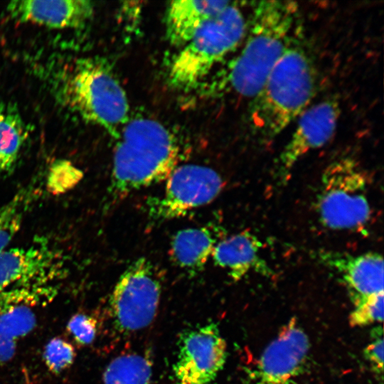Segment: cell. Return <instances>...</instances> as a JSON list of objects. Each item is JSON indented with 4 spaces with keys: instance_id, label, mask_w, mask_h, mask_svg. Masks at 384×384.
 Segmentation results:
<instances>
[{
    "instance_id": "1",
    "label": "cell",
    "mask_w": 384,
    "mask_h": 384,
    "mask_svg": "<svg viewBox=\"0 0 384 384\" xmlns=\"http://www.w3.org/2000/svg\"><path fill=\"white\" fill-rule=\"evenodd\" d=\"M299 5L292 1L254 2L240 50L220 70L211 87L252 99L294 43Z\"/></svg>"
},
{
    "instance_id": "2",
    "label": "cell",
    "mask_w": 384,
    "mask_h": 384,
    "mask_svg": "<svg viewBox=\"0 0 384 384\" xmlns=\"http://www.w3.org/2000/svg\"><path fill=\"white\" fill-rule=\"evenodd\" d=\"M43 73L61 106L114 139L131 118L125 90L105 60L90 57L52 62Z\"/></svg>"
},
{
    "instance_id": "3",
    "label": "cell",
    "mask_w": 384,
    "mask_h": 384,
    "mask_svg": "<svg viewBox=\"0 0 384 384\" xmlns=\"http://www.w3.org/2000/svg\"><path fill=\"white\" fill-rule=\"evenodd\" d=\"M109 203L165 181L180 159L179 144L162 123L148 117L130 118L114 139Z\"/></svg>"
},
{
    "instance_id": "4",
    "label": "cell",
    "mask_w": 384,
    "mask_h": 384,
    "mask_svg": "<svg viewBox=\"0 0 384 384\" xmlns=\"http://www.w3.org/2000/svg\"><path fill=\"white\" fill-rule=\"evenodd\" d=\"M316 87L311 58L304 48L293 43L251 99L249 119L252 131L267 139L279 134L309 107Z\"/></svg>"
},
{
    "instance_id": "5",
    "label": "cell",
    "mask_w": 384,
    "mask_h": 384,
    "mask_svg": "<svg viewBox=\"0 0 384 384\" xmlns=\"http://www.w3.org/2000/svg\"><path fill=\"white\" fill-rule=\"evenodd\" d=\"M247 22L242 6L231 1L179 48L168 70L169 84L181 90L201 84L213 68L240 46Z\"/></svg>"
},
{
    "instance_id": "6",
    "label": "cell",
    "mask_w": 384,
    "mask_h": 384,
    "mask_svg": "<svg viewBox=\"0 0 384 384\" xmlns=\"http://www.w3.org/2000/svg\"><path fill=\"white\" fill-rule=\"evenodd\" d=\"M368 178L353 159L344 157L329 164L321 175L316 199L321 223L331 230L360 228L371 216Z\"/></svg>"
},
{
    "instance_id": "7",
    "label": "cell",
    "mask_w": 384,
    "mask_h": 384,
    "mask_svg": "<svg viewBox=\"0 0 384 384\" xmlns=\"http://www.w3.org/2000/svg\"><path fill=\"white\" fill-rule=\"evenodd\" d=\"M161 292L159 275L146 257L133 261L122 272L110 297L108 307L114 327L129 334L154 320Z\"/></svg>"
},
{
    "instance_id": "8",
    "label": "cell",
    "mask_w": 384,
    "mask_h": 384,
    "mask_svg": "<svg viewBox=\"0 0 384 384\" xmlns=\"http://www.w3.org/2000/svg\"><path fill=\"white\" fill-rule=\"evenodd\" d=\"M165 181L162 195L149 208V216L157 222L183 216L211 203L224 186L215 170L196 164L177 166Z\"/></svg>"
},
{
    "instance_id": "9",
    "label": "cell",
    "mask_w": 384,
    "mask_h": 384,
    "mask_svg": "<svg viewBox=\"0 0 384 384\" xmlns=\"http://www.w3.org/2000/svg\"><path fill=\"white\" fill-rule=\"evenodd\" d=\"M226 358V342L215 323L187 329L178 342L173 366L174 383L215 384Z\"/></svg>"
},
{
    "instance_id": "10",
    "label": "cell",
    "mask_w": 384,
    "mask_h": 384,
    "mask_svg": "<svg viewBox=\"0 0 384 384\" xmlns=\"http://www.w3.org/2000/svg\"><path fill=\"white\" fill-rule=\"evenodd\" d=\"M58 250L44 242L7 248L0 254V297L13 292L53 288L63 272Z\"/></svg>"
},
{
    "instance_id": "11",
    "label": "cell",
    "mask_w": 384,
    "mask_h": 384,
    "mask_svg": "<svg viewBox=\"0 0 384 384\" xmlns=\"http://www.w3.org/2000/svg\"><path fill=\"white\" fill-rule=\"evenodd\" d=\"M309 349L307 334L291 319L264 349L242 384H292L304 372Z\"/></svg>"
},
{
    "instance_id": "12",
    "label": "cell",
    "mask_w": 384,
    "mask_h": 384,
    "mask_svg": "<svg viewBox=\"0 0 384 384\" xmlns=\"http://www.w3.org/2000/svg\"><path fill=\"white\" fill-rule=\"evenodd\" d=\"M340 102L328 98L309 107L299 117L291 137L277 161V176L285 181L295 164L308 152L324 146L334 136L339 117Z\"/></svg>"
},
{
    "instance_id": "13",
    "label": "cell",
    "mask_w": 384,
    "mask_h": 384,
    "mask_svg": "<svg viewBox=\"0 0 384 384\" xmlns=\"http://www.w3.org/2000/svg\"><path fill=\"white\" fill-rule=\"evenodd\" d=\"M319 257L326 266L340 275L353 306L383 292V260L378 252L353 255L324 251L319 254Z\"/></svg>"
},
{
    "instance_id": "14",
    "label": "cell",
    "mask_w": 384,
    "mask_h": 384,
    "mask_svg": "<svg viewBox=\"0 0 384 384\" xmlns=\"http://www.w3.org/2000/svg\"><path fill=\"white\" fill-rule=\"evenodd\" d=\"M10 17L53 28H81L92 18L94 8L85 0H16L6 6Z\"/></svg>"
},
{
    "instance_id": "15",
    "label": "cell",
    "mask_w": 384,
    "mask_h": 384,
    "mask_svg": "<svg viewBox=\"0 0 384 384\" xmlns=\"http://www.w3.org/2000/svg\"><path fill=\"white\" fill-rule=\"evenodd\" d=\"M262 243L247 230L233 234L215 245L211 258L235 281L251 271L269 275L271 270L260 255Z\"/></svg>"
},
{
    "instance_id": "16",
    "label": "cell",
    "mask_w": 384,
    "mask_h": 384,
    "mask_svg": "<svg viewBox=\"0 0 384 384\" xmlns=\"http://www.w3.org/2000/svg\"><path fill=\"white\" fill-rule=\"evenodd\" d=\"M229 1H174L167 7L166 35L169 42L181 48L208 21L218 15Z\"/></svg>"
},
{
    "instance_id": "17",
    "label": "cell",
    "mask_w": 384,
    "mask_h": 384,
    "mask_svg": "<svg viewBox=\"0 0 384 384\" xmlns=\"http://www.w3.org/2000/svg\"><path fill=\"white\" fill-rule=\"evenodd\" d=\"M216 243L213 232L208 227L188 228L174 235L170 255L179 267L196 273L211 258Z\"/></svg>"
},
{
    "instance_id": "18",
    "label": "cell",
    "mask_w": 384,
    "mask_h": 384,
    "mask_svg": "<svg viewBox=\"0 0 384 384\" xmlns=\"http://www.w3.org/2000/svg\"><path fill=\"white\" fill-rule=\"evenodd\" d=\"M28 136L25 122L16 105L0 102V175L14 169Z\"/></svg>"
},
{
    "instance_id": "19",
    "label": "cell",
    "mask_w": 384,
    "mask_h": 384,
    "mask_svg": "<svg viewBox=\"0 0 384 384\" xmlns=\"http://www.w3.org/2000/svg\"><path fill=\"white\" fill-rule=\"evenodd\" d=\"M152 364L145 355L122 354L107 366L102 384H150Z\"/></svg>"
},
{
    "instance_id": "20",
    "label": "cell",
    "mask_w": 384,
    "mask_h": 384,
    "mask_svg": "<svg viewBox=\"0 0 384 384\" xmlns=\"http://www.w3.org/2000/svg\"><path fill=\"white\" fill-rule=\"evenodd\" d=\"M33 188H23L0 206V254L8 248L21 228L26 211L33 199Z\"/></svg>"
},
{
    "instance_id": "21",
    "label": "cell",
    "mask_w": 384,
    "mask_h": 384,
    "mask_svg": "<svg viewBox=\"0 0 384 384\" xmlns=\"http://www.w3.org/2000/svg\"><path fill=\"white\" fill-rule=\"evenodd\" d=\"M82 177V171L71 161L58 159L48 169L46 188L53 194H63L74 188Z\"/></svg>"
},
{
    "instance_id": "22",
    "label": "cell",
    "mask_w": 384,
    "mask_h": 384,
    "mask_svg": "<svg viewBox=\"0 0 384 384\" xmlns=\"http://www.w3.org/2000/svg\"><path fill=\"white\" fill-rule=\"evenodd\" d=\"M75 352L71 343L55 337L46 345L43 358L48 369L55 374H59L73 363Z\"/></svg>"
},
{
    "instance_id": "23",
    "label": "cell",
    "mask_w": 384,
    "mask_h": 384,
    "mask_svg": "<svg viewBox=\"0 0 384 384\" xmlns=\"http://www.w3.org/2000/svg\"><path fill=\"white\" fill-rule=\"evenodd\" d=\"M384 293L372 296L362 303L353 306L350 314L352 326H363L383 320Z\"/></svg>"
},
{
    "instance_id": "24",
    "label": "cell",
    "mask_w": 384,
    "mask_h": 384,
    "mask_svg": "<svg viewBox=\"0 0 384 384\" xmlns=\"http://www.w3.org/2000/svg\"><path fill=\"white\" fill-rule=\"evenodd\" d=\"M67 329L78 344L89 345L96 336L97 321L85 314H76L68 321Z\"/></svg>"
},
{
    "instance_id": "25",
    "label": "cell",
    "mask_w": 384,
    "mask_h": 384,
    "mask_svg": "<svg viewBox=\"0 0 384 384\" xmlns=\"http://www.w3.org/2000/svg\"><path fill=\"white\" fill-rule=\"evenodd\" d=\"M383 333L381 326H376L371 332L370 343L364 349L365 358L378 374H382L383 369Z\"/></svg>"
}]
</instances>
